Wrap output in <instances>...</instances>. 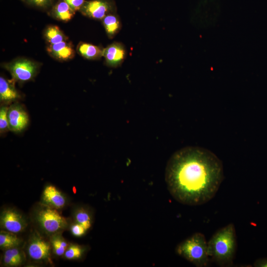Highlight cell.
Returning a JSON list of instances; mask_svg holds the SVG:
<instances>
[{"label": "cell", "instance_id": "6da1fadb", "mask_svg": "<svg viewBox=\"0 0 267 267\" xmlns=\"http://www.w3.org/2000/svg\"><path fill=\"white\" fill-rule=\"evenodd\" d=\"M223 178V166L211 151L189 146L175 152L169 159L165 180L169 192L184 205L204 204L214 197Z\"/></svg>", "mask_w": 267, "mask_h": 267}, {"label": "cell", "instance_id": "7a4b0ae2", "mask_svg": "<svg viewBox=\"0 0 267 267\" xmlns=\"http://www.w3.org/2000/svg\"><path fill=\"white\" fill-rule=\"evenodd\" d=\"M208 254L221 266H230L237 247L234 225L229 223L217 231L207 242Z\"/></svg>", "mask_w": 267, "mask_h": 267}, {"label": "cell", "instance_id": "3957f363", "mask_svg": "<svg viewBox=\"0 0 267 267\" xmlns=\"http://www.w3.org/2000/svg\"><path fill=\"white\" fill-rule=\"evenodd\" d=\"M177 253L198 267H206L209 262L208 245L205 236L195 233L177 246Z\"/></svg>", "mask_w": 267, "mask_h": 267}, {"label": "cell", "instance_id": "277c9868", "mask_svg": "<svg viewBox=\"0 0 267 267\" xmlns=\"http://www.w3.org/2000/svg\"><path fill=\"white\" fill-rule=\"evenodd\" d=\"M35 217L42 229L49 234L59 233L68 226L66 219L56 209L45 205L36 210Z\"/></svg>", "mask_w": 267, "mask_h": 267}, {"label": "cell", "instance_id": "5b68a950", "mask_svg": "<svg viewBox=\"0 0 267 267\" xmlns=\"http://www.w3.org/2000/svg\"><path fill=\"white\" fill-rule=\"evenodd\" d=\"M14 81L20 83L32 80L37 75L40 64L25 58H16L3 64Z\"/></svg>", "mask_w": 267, "mask_h": 267}, {"label": "cell", "instance_id": "8992f818", "mask_svg": "<svg viewBox=\"0 0 267 267\" xmlns=\"http://www.w3.org/2000/svg\"><path fill=\"white\" fill-rule=\"evenodd\" d=\"M116 5L113 0L86 1L80 12L89 18L102 20L106 16L116 12Z\"/></svg>", "mask_w": 267, "mask_h": 267}, {"label": "cell", "instance_id": "52a82bcc", "mask_svg": "<svg viewBox=\"0 0 267 267\" xmlns=\"http://www.w3.org/2000/svg\"><path fill=\"white\" fill-rule=\"evenodd\" d=\"M7 118L9 130L17 133L25 130L29 122V116L25 107L17 102L8 107Z\"/></svg>", "mask_w": 267, "mask_h": 267}, {"label": "cell", "instance_id": "ba28073f", "mask_svg": "<svg viewBox=\"0 0 267 267\" xmlns=\"http://www.w3.org/2000/svg\"><path fill=\"white\" fill-rule=\"evenodd\" d=\"M0 226L4 230L14 233L22 231L27 226V222L23 216L12 209H6L0 214Z\"/></svg>", "mask_w": 267, "mask_h": 267}, {"label": "cell", "instance_id": "9c48e42d", "mask_svg": "<svg viewBox=\"0 0 267 267\" xmlns=\"http://www.w3.org/2000/svg\"><path fill=\"white\" fill-rule=\"evenodd\" d=\"M27 251L30 257L34 260L46 261L50 260V244L36 233H34L29 239Z\"/></svg>", "mask_w": 267, "mask_h": 267}, {"label": "cell", "instance_id": "30bf717a", "mask_svg": "<svg viewBox=\"0 0 267 267\" xmlns=\"http://www.w3.org/2000/svg\"><path fill=\"white\" fill-rule=\"evenodd\" d=\"M126 54V50L123 44L114 42L104 48L103 56L108 66L117 67L123 63Z\"/></svg>", "mask_w": 267, "mask_h": 267}, {"label": "cell", "instance_id": "8fae6325", "mask_svg": "<svg viewBox=\"0 0 267 267\" xmlns=\"http://www.w3.org/2000/svg\"><path fill=\"white\" fill-rule=\"evenodd\" d=\"M47 51L50 56L59 61L70 60L73 58L75 54L73 44L67 40L48 45Z\"/></svg>", "mask_w": 267, "mask_h": 267}, {"label": "cell", "instance_id": "7c38bea8", "mask_svg": "<svg viewBox=\"0 0 267 267\" xmlns=\"http://www.w3.org/2000/svg\"><path fill=\"white\" fill-rule=\"evenodd\" d=\"M21 96L12 82L0 77V101L2 105H7L17 102Z\"/></svg>", "mask_w": 267, "mask_h": 267}, {"label": "cell", "instance_id": "4fadbf2b", "mask_svg": "<svg viewBox=\"0 0 267 267\" xmlns=\"http://www.w3.org/2000/svg\"><path fill=\"white\" fill-rule=\"evenodd\" d=\"M42 200L44 205L56 209L63 208L66 202L65 196L52 185H48L44 188Z\"/></svg>", "mask_w": 267, "mask_h": 267}, {"label": "cell", "instance_id": "5bb4252c", "mask_svg": "<svg viewBox=\"0 0 267 267\" xmlns=\"http://www.w3.org/2000/svg\"><path fill=\"white\" fill-rule=\"evenodd\" d=\"M75 12L64 0H58L51 7L50 13L56 20L67 22L74 16Z\"/></svg>", "mask_w": 267, "mask_h": 267}, {"label": "cell", "instance_id": "9a60e30c", "mask_svg": "<svg viewBox=\"0 0 267 267\" xmlns=\"http://www.w3.org/2000/svg\"><path fill=\"white\" fill-rule=\"evenodd\" d=\"M104 48L100 46L91 44L80 42L77 51L84 58L89 60H97L103 56Z\"/></svg>", "mask_w": 267, "mask_h": 267}, {"label": "cell", "instance_id": "2e32d148", "mask_svg": "<svg viewBox=\"0 0 267 267\" xmlns=\"http://www.w3.org/2000/svg\"><path fill=\"white\" fill-rule=\"evenodd\" d=\"M101 21L105 32L110 39L114 38L122 27L120 18L116 12L109 14Z\"/></svg>", "mask_w": 267, "mask_h": 267}, {"label": "cell", "instance_id": "e0dca14e", "mask_svg": "<svg viewBox=\"0 0 267 267\" xmlns=\"http://www.w3.org/2000/svg\"><path fill=\"white\" fill-rule=\"evenodd\" d=\"M2 261L6 266L17 267L22 264L23 257L21 251L17 247H14L5 250Z\"/></svg>", "mask_w": 267, "mask_h": 267}, {"label": "cell", "instance_id": "ac0fdd59", "mask_svg": "<svg viewBox=\"0 0 267 267\" xmlns=\"http://www.w3.org/2000/svg\"><path fill=\"white\" fill-rule=\"evenodd\" d=\"M44 37L46 41L50 44H55L67 40L59 28L55 25L47 26L44 32Z\"/></svg>", "mask_w": 267, "mask_h": 267}, {"label": "cell", "instance_id": "d6986e66", "mask_svg": "<svg viewBox=\"0 0 267 267\" xmlns=\"http://www.w3.org/2000/svg\"><path fill=\"white\" fill-rule=\"evenodd\" d=\"M22 240L14 233L6 230H1L0 232V247L1 249H8L17 247Z\"/></svg>", "mask_w": 267, "mask_h": 267}, {"label": "cell", "instance_id": "ffe728a7", "mask_svg": "<svg viewBox=\"0 0 267 267\" xmlns=\"http://www.w3.org/2000/svg\"><path fill=\"white\" fill-rule=\"evenodd\" d=\"M58 233L52 235L50 242L54 253L60 256L64 254L68 248V244L61 235Z\"/></svg>", "mask_w": 267, "mask_h": 267}, {"label": "cell", "instance_id": "44dd1931", "mask_svg": "<svg viewBox=\"0 0 267 267\" xmlns=\"http://www.w3.org/2000/svg\"><path fill=\"white\" fill-rule=\"evenodd\" d=\"M75 219L76 222L83 225L88 230L91 225V219L89 213L84 209L77 210L75 214Z\"/></svg>", "mask_w": 267, "mask_h": 267}, {"label": "cell", "instance_id": "7402d4cb", "mask_svg": "<svg viewBox=\"0 0 267 267\" xmlns=\"http://www.w3.org/2000/svg\"><path fill=\"white\" fill-rule=\"evenodd\" d=\"M84 249L78 245L72 244L66 249L64 255L69 260L77 259L81 258L84 253Z\"/></svg>", "mask_w": 267, "mask_h": 267}, {"label": "cell", "instance_id": "603a6c76", "mask_svg": "<svg viewBox=\"0 0 267 267\" xmlns=\"http://www.w3.org/2000/svg\"><path fill=\"white\" fill-rule=\"evenodd\" d=\"M7 105H2L0 109V133H5L9 130L7 118Z\"/></svg>", "mask_w": 267, "mask_h": 267}, {"label": "cell", "instance_id": "cb8c5ba5", "mask_svg": "<svg viewBox=\"0 0 267 267\" xmlns=\"http://www.w3.org/2000/svg\"><path fill=\"white\" fill-rule=\"evenodd\" d=\"M29 6L41 9H47L53 6V0H23Z\"/></svg>", "mask_w": 267, "mask_h": 267}, {"label": "cell", "instance_id": "d4e9b609", "mask_svg": "<svg viewBox=\"0 0 267 267\" xmlns=\"http://www.w3.org/2000/svg\"><path fill=\"white\" fill-rule=\"evenodd\" d=\"M87 230L82 224L76 222L72 225L71 231L72 233L75 236L81 237L83 236Z\"/></svg>", "mask_w": 267, "mask_h": 267}, {"label": "cell", "instance_id": "484cf974", "mask_svg": "<svg viewBox=\"0 0 267 267\" xmlns=\"http://www.w3.org/2000/svg\"><path fill=\"white\" fill-rule=\"evenodd\" d=\"M75 11H79L82 7L85 0H64Z\"/></svg>", "mask_w": 267, "mask_h": 267}, {"label": "cell", "instance_id": "4316f807", "mask_svg": "<svg viewBox=\"0 0 267 267\" xmlns=\"http://www.w3.org/2000/svg\"><path fill=\"white\" fill-rule=\"evenodd\" d=\"M254 266L267 267V259H261L257 260L254 263Z\"/></svg>", "mask_w": 267, "mask_h": 267}, {"label": "cell", "instance_id": "83f0119b", "mask_svg": "<svg viewBox=\"0 0 267 267\" xmlns=\"http://www.w3.org/2000/svg\"><path fill=\"white\" fill-rule=\"evenodd\" d=\"M22 0L23 1V0Z\"/></svg>", "mask_w": 267, "mask_h": 267}]
</instances>
